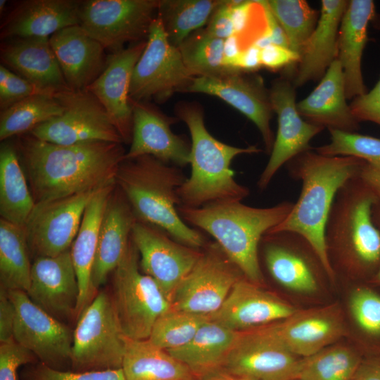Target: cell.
Listing matches in <instances>:
<instances>
[{
	"instance_id": "6da1fadb",
	"label": "cell",
	"mask_w": 380,
	"mask_h": 380,
	"mask_svg": "<svg viewBox=\"0 0 380 380\" xmlns=\"http://www.w3.org/2000/svg\"><path fill=\"white\" fill-rule=\"evenodd\" d=\"M19 137L16 148L35 203L116 185L118 171L126 153L122 143L61 145L30 134Z\"/></svg>"
},
{
	"instance_id": "7a4b0ae2",
	"label": "cell",
	"mask_w": 380,
	"mask_h": 380,
	"mask_svg": "<svg viewBox=\"0 0 380 380\" xmlns=\"http://www.w3.org/2000/svg\"><path fill=\"white\" fill-rule=\"evenodd\" d=\"M366 161L353 156H327L315 149L286 164L291 179L301 182L300 196L287 217L267 232L292 231L305 237L322 260L331 281L336 279L324 241V228L339 189L358 176Z\"/></svg>"
},
{
	"instance_id": "3957f363",
	"label": "cell",
	"mask_w": 380,
	"mask_h": 380,
	"mask_svg": "<svg viewBox=\"0 0 380 380\" xmlns=\"http://www.w3.org/2000/svg\"><path fill=\"white\" fill-rule=\"evenodd\" d=\"M293 204L284 201L272 207L255 208L241 201H229L201 208L178 206L177 210L187 224L215 239L246 279L260 285L263 282L259 261L261 239L287 217Z\"/></svg>"
},
{
	"instance_id": "277c9868",
	"label": "cell",
	"mask_w": 380,
	"mask_h": 380,
	"mask_svg": "<svg viewBox=\"0 0 380 380\" xmlns=\"http://www.w3.org/2000/svg\"><path fill=\"white\" fill-rule=\"evenodd\" d=\"M182 168L151 156L124 160L116 186L129 202L137 220L153 224L176 241L201 248L205 237L180 217L178 190L186 180Z\"/></svg>"
},
{
	"instance_id": "5b68a950",
	"label": "cell",
	"mask_w": 380,
	"mask_h": 380,
	"mask_svg": "<svg viewBox=\"0 0 380 380\" xmlns=\"http://www.w3.org/2000/svg\"><path fill=\"white\" fill-rule=\"evenodd\" d=\"M176 113L186 125L191 139V175L178 190L179 206L201 208L246 198L249 189L235 180L231 163L241 154L258 153L262 150L256 146L240 148L217 140L205 127L203 110L196 103H179Z\"/></svg>"
},
{
	"instance_id": "8992f818",
	"label": "cell",
	"mask_w": 380,
	"mask_h": 380,
	"mask_svg": "<svg viewBox=\"0 0 380 380\" xmlns=\"http://www.w3.org/2000/svg\"><path fill=\"white\" fill-rule=\"evenodd\" d=\"M376 201L359 175L336 194L324 228L327 257L334 274L339 266H346L369 280L380 267V232L372 216Z\"/></svg>"
},
{
	"instance_id": "52a82bcc",
	"label": "cell",
	"mask_w": 380,
	"mask_h": 380,
	"mask_svg": "<svg viewBox=\"0 0 380 380\" xmlns=\"http://www.w3.org/2000/svg\"><path fill=\"white\" fill-rule=\"evenodd\" d=\"M113 272L111 296L125 335L148 339L156 320L171 308V303L156 282L140 270L139 254L132 238Z\"/></svg>"
},
{
	"instance_id": "ba28073f",
	"label": "cell",
	"mask_w": 380,
	"mask_h": 380,
	"mask_svg": "<svg viewBox=\"0 0 380 380\" xmlns=\"http://www.w3.org/2000/svg\"><path fill=\"white\" fill-rule=\"evenodd\" d=\"M77 318L70 356L73 367L86 371L121 368L126 336L111 293H98Z\"/></svg>"
},
{
	"instance_id": "9c48e42d",
	"label": "cell",
	"mask_w": 380,
	"mask_h": 380,
	"mask_svg": "<svg viewBox=\"0 0 380 380\" xmlns=\"http://www.w3.org/2000/svg\"><path fill=\"white\" fill-rule=\"evenodd\" d=\"M194 77L179 49L170 43L157 15L151 25L146 48L133 70L130 100L163 103L175 93H186Z\"/></svg>"
},
{
	"instance_id": "30bf717a",
	"label": "cell",
	"mask_w": 380,
	"mask_h": 380,
	"mask_svg": "<svg viewBox=\"0 0 380 380\" xmlns=\"http://www.w3.org/2000/svg\"><path fill=\"white\" fill-rule=\"evenodd\" d=\"M159 0L81 1V27L110 53L148 39Z\"/></svg>"
},
{
	"instance_id": "8fae6325",
	"label": "cell",
	"mask_w": 380,
	"mask_h": 380,
	"mask_svg": "<svg viewBox=\"0 0 380 380\" xmlns=\"http://www.w3.org/2000/svg\"><path fill=\"white\" fill-rule=\"evenodd\" d=\"M63 113L34 127L29 134L49 143L72 145L92 141L124 143L108 113L88 90L67 89L54 94Z\"/></svg>"
},
{
	"instance_id": "7c38bea8",
	"label": "cell",
	"mask_w": 380,
	"mask_h": 380,
	"mask_svg": "<svg viewBox=\"0 0 380 380\" xmlns=\"http://www.w3.org/2000/svg\"><path fill=\"white\" fill-rule=\"evenodd\" d=\"M205 247L175 290L171 308L210 316L221 307L234 284L244 277L216 242Z\"/></svg>"
},
{
	"instance_id": "4fadbf2b",
	"label": "cell",
	"mask_w": 380,
	"mask_h": 380,
	"mask_svg": "<svg viewBox=\"0 0 380 380\" xmlns=\"http://www.w3.org/2000/svg\"><path fill=\"white\" fill-rule=\"evenodd\" d=\"M259 251L270 277L291 291L314 292L318 289L319 273L328 275L312 245L297 232H267L261 239Z\"/></svg>"
},
{
	"instance_id": "5bb4252c",
	"label": "cell",
	"mask_w": 380,
	"mask_h": 380,
	"mask_svg": "<svg viewBox=\"0 0 380 380\" xmlns=\"http://www.w3.org/2000/svg\"><path fill=\"white\" fill-rule=\"evenodd\" d=\"M302 360L262 326L239 332L221 369L248 380H296Z\"/></svg>"
},
{
	"instance_id": "9a60e30c",
	"label": "cell",
	"mask_w": 380,
	"mask_h": 380,
	"mask_svg": "<svg viewBox=\"0 0 380 380\" xmlns=\"http://www.w3.org/2000/svg\"><path fill=\"white\" fill-rule=\"evenodd\" d=\"M131 238L139 254L141 271L156 282L170 302L175 290L202 252L176 241L163 229L139 220L134 222Z\"/></svg>"
},
{
	"instance_id": "2e32d148",
	"label": "cell",
	"mask_w": 380,
	"mask_h": 380,
	"mask_svg": "<svg viewBox=\"0 0 380 380\" xmlns=\"http://www.w3.org/2000/svg\"><path fill=\"white\" fill-rule=\"evenodd\" d=\"M96 192L36 203L23 227L30 253L35 258L53 257L70 249Z\"/></svg>"
},
{
	"instance_id": "e0dca14e",
	"label": "cell",
	"mask_w": 380,
	"mask_h": 380,
	"mask_svg": "<svg viewBox=\"0 0 380 380\" xmlns=\"http://www.w3.org/2000/svg\"><path fill=\"white\" fill-rule=\"evenodd\" d=\"M7 291L15 308L13 338L49 367L56 369L70 360L73 331L36 305L25 291Z\"/></svg>"
},
{
	"instance_id": "ac0fdd59",
	"label": "cell",
	"mask_w": 380,
	"mask_h": 380,
	"mask_svg": "<svg viewBox=\"0 0 380 380\" xmlns=\"http://www.w3.org/2000/svg\"><path fill=\"white\" fill-rule=\"evenodd\" d=\"M269 90L272 110L277 115L278 127L270 158L257 182L260 191L268 186L284 165L312 149L310 141L324 129L300 115L296 108V87L286 77L273 81Z\"/></svg>"
},
{
	"instance_id": "d6986e66",
	"label": "cell",
	"mask_w": 380,
	"mask_h": 380,
	"mask_svg": "<svg viewBox=\"0 0 380 380\" xmlns=\"http://www.w3.org/2000/svg\"><path fill=\"white\" fill-rule=\"evenodd\" d=\"M186 93H201L225 101L252 121L260 131L265 151L270 153L274 135L270 90L258 75L233 71L219 77H195Z\"/></svg>"
},
{
	"instance_id": "ffe728a7",
	"label": "cell",
	"mask_w": 380,
	"mask_h": 380,
	"mask_svg": "<svg viewBox=\"0 0 380 380\" xmlns=\"http://www.w3.org/2000/svg\"><path fill=\"white\" fill-rule=\"evenodd\" d=\"M130 102L132 140L124 160L151 156L180 168L189 165L191 146L185 139L175 134L170 128L177 120L167 116L148 102L132 100Z\"/></svg>"
},
{
	"instance_id": "44dd1931",
	"label": "cell",
	"mask_w": 380,
	"mask_h": 380,
	"mask_svg": "<svg viewBox=\"0 0 380 380\" xmlns=\"http://www.w3.org/2000/svg\"><path fill=\"white\" fill-rule=\"evenodd\" d=\"M147 44V40L108 55L106 65L99 77L87 87L106 109L123 142L130 144L132 132V108L129 88L133 70Z\"/></svg>"
},
{
	"instance_id": "7402d4cb",
	"label": "cell",
	"mask_w": 380,
	"mask_h": 380,
	"mask_svg": "<svg viewBox=\"0 0 380 380\" xmlns=\"http://www.w3.org/2000/svg\"><path fill=\"white\" fill-rule=\"evenodd\" d=\"M296 309L244 277L233 286L210 319L235 331H243L284 319Z\"/></svg>"
},
{
	"instance_id": "603a6c76",
	"label": "cell",
	"mask_w": 380,
	"mask_h": 380,
	"mask_svg": "<svg viewBox=\"0 0 380 380\" xmlns=\"http://www.w3.org/2000/svg\"><path fill=\"white\" fill-rule=\"evenodd\" d=\"M70 249L56 256L36 258L32 263L27 293L56 319L77 312L80 287Z\"/></svg>"
},
{
	"instance_id": "cb8c5ba5",
	"label": "cell",
	"mask_w": 380,
	"mask_h": 380,
	"mask_svg": "<svg viewBox=\"0 0 380 380\" xmlns=\"http://www.w3.org/2000/svg\"><path fill=\"white\" fill-rule=\"evenodd\" d=\"M265 327L278 342L300 357L330 346L346 332L338 309L333 306L297 310L290 317Z\"/></svg>"
},
{
	"instance_id": "d4e9b609",
	"label": "cell",
	"mask_w": 380,
	"mask_h": 380,
	"mask_svg": "<svg viewBox=\"0 0 380 380\" xmlns=\"http://www.w3.org/2000/svg\"><path fill=\"white\" fill-rule=\"evenodd\" d=\"M1 64L38 88L53 93L70 89L49 42V37L2 40Z\"/></svg>"
},
{
	"instance_id": "484cf974",
	"label": "cell",
	"mask_w": 380,
	"mask_h": 380,
	"mask_svg": "<svg viewBox=\"0 0 380 380\" xmlns=\"http://www.w3.org/2000/svg\"><path fill=\"white\" fill-rule=\"evenodd\" d=\"M49 42L68 87L86 90L102 73L108 59L105 49L80 25L63 28Z\"/></svg>"
},
{
	"instance_id": "4316f807",
	"label": "cell",
	"mask_w": 380,
	"mask_h": 380,
	"mask_svg": "<svg viewBox=\"0 0 380 380\" xmlns=\"http://www.w3.org/2000/svg\"><path fill=\"white\" fill-rule=\"evenodd\" d=\"M78 0H24L3 18L0 38L49 37L80 24Z\"/></svg>"
},
{
	"instance_id": "83f0119b",
	"label": "cell",
	"mask_w": 380,
	"mask_h": 380,
	"mask_svg": "<svg viewBox=\"0 0 380 380\" xmlns=\"http://www.w3.org/2000/svg\"><path fill=\"white\" fill-rule=\"evenodd\" d=\"M137 217L127 198L116 186L106 208L99 230L91 272L94 293L121 261L127 248Z\"/></svg>"
},
{
	"instance_id": "f1b7e54d",
	"label": "cell",
	"mask_w": 380,
	"mask_h": 380,
	"mask_svg": "<svg viewBox=\"0 0 380 380\" xmlns=\"http://www.w3.org/2000/svg\"><path fill=\"white\" fill-rule=\"evenodd\" d=\"M346 99L344 75L336 59L314 90L296 103V108L310 123L324 129L356 132L360 129V122Z\"/></svg>"
},
{
	"instance_id": "f546056e",
	"label": "cell",
	"mask_w": 380,
	"mask_h": 380,
	"mask_svg": "<svg viewBox=\"0 0 380 380\" xmlns=\"http://www.w3.org/2000/svg\"><path fill=\"white\" fill-rule=\"evenodd\" d=\"M348 3L346 0L321 1L317 24L303 47L297 63L292 82L296 88L321 80L337 59L338 31Z\"/></svg>"
},
{
	"instance_id": "4dcf8cb0",
	"label": "cell",
	"mask_w": 380,
	"mask_h": 380,
	"mask_svg": "<svg viewBox=\"0 0 380 380\" xmlns=\"http://www.w3.org/2000/svg\"><path fill=\"white\" fill-rule=\"evenodd\" d=\"M372 0H351L342 18L338 37L337 60L345 79L347 99L367 93L361 61L367 41V27L374 15Z\"/></svg>"
},
{
	"instance_id": "1f68e13d",
	"label": "cell",
	"mask_w": 380,
	"mask_h": 380,
	"mask_svg": "<svg viewBox=\"0 0 380 380\" xmlns=\"http://www.w3.org/2000/svg\"><path fill=\"white\" fill-rule=\"evenodd\" d=\"M115 186L103 189L92 197L85 209L78 233L70 249L80 287L76 312L77 317L94 298L91 277L99 230L106 208Z\"/></svg>"
},
{
	"instance_id": "d6a6232c",
	"label": "cell",
	"mask_w": 380,
	"mask_h": 380,
	"mask_svg": "<svg viewBox=\"0 0 380 380\" xmlns=\"http://www.w3.org/2000/svg\"><path fill=\"white\" fill-rule=\"evenodd\" d=\"M239 332L209 319L186 344L167 351L199 379L222 368Z\"/></svg>"
},
{
	"instance_id": "836d02e7",
	"label": "cell",
	"mask_w": 380,
	"mask_h": 380,
	"mask_svg": "<svg viewBox=\"0 0 380 380\" xmlns=\"http://www.w3.org/2000/svg\"><path fill=\"white\" fill-rule=\"evenodd\" d=\"M125 380H196L182 362L148 339L126 337L122 364Z\"/></svg>"
},
{
	"instance_id": "e575fe53",
	"label": "cell",
	"mask_w": 380,
	"mask_h": 380,
	"mask_svg": "<svg viewBox=\"0 0 380 380\" xmlns=\"http://www.w3.org/2000/svg\"><path fill=\"white\" fill-rule=\"evenodd\" d=\"M34 205L17 148L4 141L0 148L1 219L23 228Z\"/></svg>"
},
{
	"instance_id": "d590c367",
	"label": "cell",
	"mask_w": 380,
	"mask_h": 380,
	"mask_svg": "<svg viewBox=\"0 0 380 380\" xmlns=\"http://www.w3.org/2000/svg\"><path fill=\"white\" fill-rule=\"evenodd\" d=\"M23 228L0 219L1 288L28 291L32 267Z\"/></svg>"
},
{
	"instance_id": "8d00e7d4",
	"label": "cell",
	"mask_w": 380,
	"mask_h": 380,
	"mask_svg": "<svg viewBox=\"0 0 380 380\" xmlns=\"http://www.w3.org/2000/svg\"><path fill=\"white\" fill-rule=\"evenodd\" d=\"M224 0H159L157 15L170 43L179 46L208 23Z\"/></svg>"
},
{
	"instance_id": "74e56055",
	"label": "cell",
	"mask_w": 380,
	"mask_h": 380,
	"mask_svg": "<svg viewBox=\"0 0 380 380\" xmlns=\"http://www.w3.org/2000/svg\"><path fill=\"white\" fill-rule=\"evenodd\" d=\"M64 111L54 94H41L27 97L0 113V140L29 134L34 127Z\"/></svg>"
},
{
	"instance_id": "f35d334b",
	"label": "cell",
	"mask_w": 380,
	"mask_h": 380,
	"mask_svg": "<svg viewBox=\"0 0 380 380\" xmlns=\"http://www.w3.org/2000/svg\"><path fill=\"white\" fill-rule=\"evenodd\" d=\"M224 42L200 29L179 46L184 63L193 77H219L237 71L223 65Z\"/></svg>"
},
{
	"instance_id": "ab89813d",
	"label": "cell",
	"mask_w": 380,
	"mask_h": 380,
	"mask_svg": "<svg viewBox=\"0 0 380 380\" xmlns=\"http://www.w3.org/2000/svg\"><path fill=\"white\" fill-rule=\"evenodd\" d=\"M362 357L355 350L328 346L303 357L296 380H352Z\"/></svg>"
},
{
	"instance_id": "60d3db41",
	"label": "cell",
	"mask_w": 380,
	"mask_h": 380,
	"mask_svg": "<svg viewBox=\"0 0 380 380\" xmlns=\"http://www.w3.org/2000/svg\"><path fill=\"white\" fill-rule=\"evenodd\" d=\"M267 5L283 28L290 49L300 54L318 22L320 12L305 0H269Z\"/></svg>"
},
{
	"instance_id": "b9f144b4",
	"label": "cell",
	"mask_w": 380,
	"mask_h": 380,
	"mask_svg": "<svg viewBox=\"0 0 380 380\" xmlns=\"http://www.w3.org/2000/svg\"><path fill=\"white\" fill-rule=\"evenodd\" d=\"M210 316L170 308L154 324L149 338L165 350L180 348L195 336Z\"/></svg>"
},
{
	"instance_id": "7bdbcfd3",
	"label": "cell",
	"mask_w": 380,
	"mask_h": 380,
	"mask_svg": "<svg viewBox=\"0 0 380 380\" xmlns=\"http://www.w3.org/2000/svg\"><path fill=\"white\" fill-rule=\"evenodd\" d=\"M330 141L315 149L327 156H353L367 163L380 164V138L357 132L328 129Z\"/></svg>"
},
{
	"instance_id": "ee69618b",
	"label": "cell",
	"mask_w": 380,
	"mask_h": 380,
	"mask_svg": "<svg viewBox=\"0 0 380 380\" xmlns=\"http://www.w3.org/2000/svg\"><path fill=\"white\" fill-rule=\"evenodd\" d=\"M236 36L243 49L252 46L267 27L265 1H231Z\"/></svg>"
},
{
	"instance_id": "f6af8a7d",
	"label": "cell",
	"mask_w": 380,
	"mask_h": 380,
	"mask_svg": "<svg viewBox=\"0 0 380 380\" xmlns=\"http://www.w3.org/2000/svg\"><path fill=\"white\" fill-rule=\"evenodd\" d=\"M349 305L360 330L369 338L380 341V293L368 286H359L352 292Z\"/></svg>"
},
{
	"instance_id": "bcb514c9",
	"label": "cell",
	"mask_w": 380,
	"mask_h": 380,
	"mask_svg": "<svg viewBox=\"0 0 380 380\" xmlns=\"http://www.w3.org/2000/svg\"><path fill=\"white\" fill-rule=\"evenodd\" d=\"M53 94L42 90L8 68L0 65V109L4 110L27 97Z\"/></svg>"
},
{
	"instance_id": "7dc6e473",
	"label": "cell",
	"mask_w": 380,
	"mask_h": 380,
	"mask_svg": "<svg viewBox=\"0 0 380 380\" xmlns=\"http://www.w3.org/2000/svg\"><path fill=\"white\" fill-rule=\"evenodd\" d=\"M30 380H125V378L122 368L70 372L42 364L31 372Z\"/></svg>"
},
{
	"instance_id": "c3c4849f",
	"label": "cell",
	"mask_w": 380,
	"mask_h": 380,
	"mask_svg": "<svg viewBox=\"0 0 380 380\" xmlns=\"http://www.w3.org/2000/svg\"><path fill=\"white\" fill-rule=\"evenodd\" d=\"M34 359V354L13 338L0 343V380H17V370Z\"/></svg>"
},
{
	"instance_id": "681fc988",
	"label": "cell",
	"mask_w": 380,
	"mask_h": 380,
	"mask_svg": "<svg viewBox=\"0 0 380 380\" xmlns=\"http://www.w3.org/2000/svg\"><path fill=\"white\" fill-rule=\"evenodd\" d=\"M350 107L360 122L369 121L380 125V78L370 91L354 98Z\"/></svg>"
},
{
	"instance_id": "f907efd6",
	"label": "cell",
	"mask_w": 380,
	"mask_h": 380,
	"mask_svg": "<svg viewBox=\"0 0 380 380\" xmlns=\"http://www.w3.org/2000/svg\"><path fill=\"white\" fill-rule=\"evenodd\" d=\"M300 55L291 49L276 44H269L260 49L262 67L271 70H277L288 65L297 63Z\"/></svg>"
},
{
	"instance_id": "816d5d0a",
	"label": "cell",
	"mask_w": 380,
	"mask_h": 380,
	"mask_svg": "<svg viewBox=\"0 0 380 380\" xmlns=\"http://www.w3.org/2000/svg\"><path fill=\"white\" fill-rule=\"evenodd\" d=\"M205 30L211 36L224 40L234 34L231 1H223L213 13Z\"/></svg>"
},
{
	"instance_id": "f5cc1de1",
	"label": "cell",
	"mask_w": 380,
	"mask_h": 380,
	"mask_svg": "<svg viewBox=\"0 0 380 380\" xmlns=\"http://www.w3.org/2000/svg\"><path fill=\"white\" fill-rule=\"evenodd\" d=\"M15 319V308L8 296L7 290L0 289V342L13 337Z\"/></svg>"
},
{
	"instance_id": "db71d44e",
	"label": "cell",
	"mask_w": 380,
	"mask_h": 380,
	"mask_svg": "<svg viewBox=\"0 0 380 380\" xmlns=\"http://www.w3.org/2000/svg\"><path fill=\"white\" fill-rule=\"evenodd\" d=\"M262 67L260 49L252 45L243 50L232 64V69L253 73Z\"/></svg>"
},
{
	"instance_id": "11a10c76",
	"label": "cell",
	"mask_w": 380,
	"mask_h": 380,
	"mask_svg": "<svg viewBox=\"0 0 380 380\" xmlns=\"http://www.w3.org/2000/svg\"><path fill=\"white\" fill-rule=\"evenodd\" d=\"M352 380H380V354L362 358Z\"/></svg>"
},
{
	"instance_id": "9f6ffc18",
	"label": "cell",
	"mask_w": 380,
	"mask_h": 380,
	"mask_svg": "<svg viewBox=\"0 0 380 380\" xmlns=\"http://www.w3.org/2000/svg\"><path fill=\"white\" fill-rule=\"evenodd\" d=\"M359 177L372 191L378 201H380V164L365 162L362 165Z\"/></svg>"
},
{
	"instance_id": "6f0895ef",
	"label": "cell",
	"mask_w": 380,
	"mask_h": 380,
	"mask_svg": "<svg viewBox=\"0 0 380 380\" xmlns=\"http://www.w3.org/2000/svg\"><path fill=\"white\" fill-rule=\"evenodd\" d=\"M265 5L267 23L266 33L268 34L272 44L290 49L286 35L280 24L269 9L266 1Z\"/></svg>"
},
{
	"instance_id": "680465c9",
	"label": "cell",
	"mask_w": 380,
	"mask_h": 380,
	"mask_svg": "<svg viewBox=\"0 0 380 380\" xmlns=\"http://www.w3.org/2000/svg\"><path fill=\"white\" fill-rule=\"evenodd\" d=\"M243 50L244 49L236 36L233 35L224 39L223 65L226 68L233 70L231 68L232 64Z\"/></svg>"
},
{
	"instance_id": "91938a15",
	"label": "cell",
	"mask_w": 380,
	"mask_h": 380,
	"mask_svg": "<svg viewBox=\"0 0 380 380\" xmlns=\"http://www.w3.org/2000/svg\"><path fill=\"white\" fill-rule=\"evenodd\" d=\"M199 380H248L242 377L234 375L223 369H220L208 375H206Z\"/></svg>"
},
{
	"instance_id": "94428289",
	"label": "cell",
	"mask_w": 380,
	"mask_h": 380,
	"mask_svg": "<svg viewBox=\"0 0 380 380\" xmlns=\"http://www.w3.org/2000/svg\"><path fill=\"white\" fill-rule=\"evenodd\" d=\"M372 220L377 229L380 232V201H376L372 210Z\"/></svg>"
},
{
	"instance_id": "6125c7cd",
	"label": "cell",
	"mask_w": 380,
	"mask_h": 380,
	"mask_svg": "<svg viewBox=\"0 0 380 380\" xmlns=\"http://www.w3.org/2000/svg\"><path fill=\"white\" fill-rule=\"evenodd\" d=\"M371 284L380 286V267L375 273V274L369 280Z\"/></svg>"
},
{
	"instance_id": "be15d7a7",
	"label": "cell",
	"mask_w": 380,
	"mask_h": 380,
	"mask_svg": "<svg viewBox=\"0 0 380 380\" xmlns=\"http://www.w3.org/2000/svg\"><path fill=\"white\" fill-rule=\"evenodd\" d=\"M6 4H7V1H6V0H1L0 1V13H1V15H2V13L4 12V11L6 9Z\"/></svg>"
}]
</instances>
